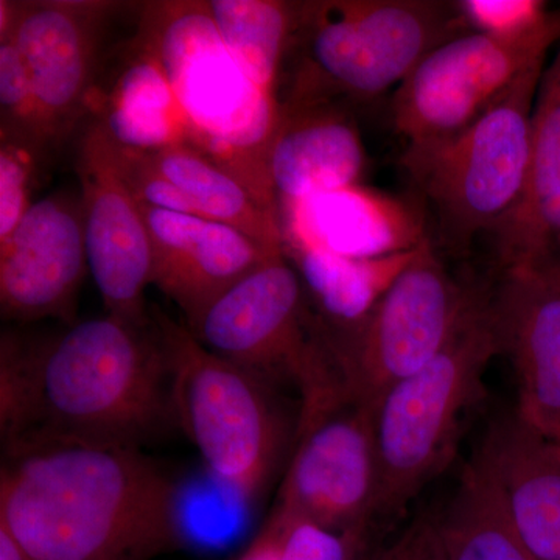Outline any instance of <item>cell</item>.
Segmentation results:
<instances>
[{
    "instance_id": "33",
    "label": "cell",
    "mask_w": 560,
    "mask_h": 560,
    "mask_svg": "<svg viewBox=\"0 0 560 560\" xmlns=\"http://www.w3.org/2000/svg\"><path fill=\"white\" fill-rule=\"evenodd\" d=\"M0 560H36L11 536L5 526L0 525Z\"/></svg>"
},
{
    "instance_id": "20",
    "label": "cell",
    "mask_w": 560,
    "mask_h": 560,
    "mask_svg": "<svg viewBox=\"0 0 560 560\" xmlns=\"http://www.w3.org/2000/svg\"><path fill=\"white\" fill-rule=\"evenodd\" d=\"M481 458L534 560H560V444L508 412L490 425Z\"/></svg>"
},
{
    "instance_id": "29",
    "label": "cell",
    "mask_w": 560,
    "mask_h": 560,
    "mask_svg": "<svg viewBox=\"0 0 560 560\" xmlns=\"http://www.w3.org/2000/svg\"><path fill=\"white\" fill-rule=\"evenodd\" d=\"M117 161L125 184L139 205L200 217L184 191L160 171L150 151L117 143Z\"/></svg>"
},
{
    "instance_id": "26",
    "label": "cell",
    "mask_w": 560,
    "mask_h": 560,
    "mask_svg": "<svg viewBox=\"0 0 560 560\" xmlns=\"http://www.w3.org/2000/svg\"><path fill=\"white\" fill-rule=\"evenodd\" d=\"M0 140L27 143L46 158L31 69L13 38L0 39Z\"/></svg>"
},
{
    "instance_id": "28",
    "label": "cell",
    "mask_w": 560,
    "mask_h": 560,
    "mask_svg": "<svg viewBox=\"0 0 560 560\" xmlns=\"http://www.w3.org/2000/svg\"><path fill=\"white\" fill-rule=\"evenodd\" d=\"M458 7L470 31L510 39L541 31L555 14L540 0H460Z\"/></svg>"
},
{
    "instance_id": "25",
    "label": "cell",
    "mask_w": 560,
    "mask_h": 560,
    "mask_svg": "<svg viewBox=\"0 0 560 560\" xmlns=\"http://www.w3.org/2000/svg\"><path fill=\"white\" fill-rule=\"evenodd\" d=\"M301 2L210 0L213 24L232 58L261 91L279 101V81Z\"/></svg>"
},
{
    "instance_id": "27",
    "label": "cell",
    "mask_w": 560,
    "mask_h": 560,
    "mask_svg": "<svg viewBox=\"0 0 560 560\" xmlns=\"http://www.w3.org/2000/svg\"><path fill=\"white\" fill-rule=\"evenodd\" d=\"M43 154L27 143L0 140V243L32 208V191Z\"/></svg>"
},
{
    "instance_id": "14",
    "label": "cell",
    "mask_w": 560,
    "mask_h": 560,
    "mask_svg": "<svg viewBox=\"0 0 560 560\" xmlns=\"http://www.w3.org/2000/svg\"><path fill=\"white\" fill-rule=\"evenodd\" d=\"M90 271L80 197L54 194L33 202L0 243V311L5 319L72 323Z\"/></svg>"
},
{
    "instance_id": "12",
    "label": "cell",
    "mask_w": 560,
    "mask_h": 560,
    "mask_svg": "<svg viewBox=\"0 0 560 560\" xmlns=\"http://www.w3.org/2000/svg\"><path fill=\"white\" fill-rule=\"evenodd\" d=\"M75 172L90 271L105 313L135 326H149L145 291L153 271L149 230L121 176L117 142L94 117L77 142Z\"/></svg>"
},
{
    "instance_id": "10",
    "label": "cell",
    "mask_w": 560,
    "mask_h": 560,
    "mask_svg": "<svg viewBox=\"0 0 560 560\" xmlns=\"http://www.w3.org/2000/svg\"><path fill=\"white\" fill-rule=\"evenodd\" d=\"M559 43L556 11L525 38L467 32L430 51L390 97V124L405 149L433 145L469 128Z\"/></svg>"
},
{
    "instance_id": "31",
    "label": "cell",
    "mask_w": 560,
    "mask_h": 560,
    "mask_svg": "<svg viewBox=\"0 0 560 560\" xmlns=\"http://www.w3.org/2000/svg\"><path fill=\"white\" fill-rule=\"evenodd\" d=\"M359 560H445L440 515H420L386 547Z\"/></svg>"
},
{
    "instance_id": "11",
    "label": "cell",
    "mask_w": 560,
    "mask_h": 560,
    "mask_svg": "<svg viewBox=\"0 0 560 560\" xmlns=\"http://www.w3.org/2000/svg\"><path fill=\"white\" fill-rule=\"evenodd\" d=\"M124 3L0 0V39L13 38L31 69L47 153L90 117L103 43Z\"/></svg>"
},
{
    "instance_id": "2",
    "label": "cell",
    "mask_w": 560,
    "mask_h": 560,
    "mask_svg": "<svg viewBox=\"0 0 560 560\" xmlns=\"http://www.w3.org/2000/svg\"><path fill=\"white\" fill-rule=\"evenodd\" d=\"M31 353L32 430L22 441L140 447L175 420L167 352L153 318L135 326L105 313L31 345Z\"/></svg>"
},
{
    "instance_id": "24",
    "label": "cell",
    "mask_w": 560,
    "mask_h": 560,
    "mask_svg": "<svg viewBox=\"0 0 560 560\" xmlns=\"http://www.w3.org/2000/svg\"><path fill=\"white\" fill-rule=\"evenodd\" d=\"M440 530L445 560H534L478 452L460 475L451 504L440 515Z\"/></svg>"
},
{
    "instance_id": "30",
    "label": "cell",
    "mask_w": 560,
    "mask_h": 560,
    "mask_svg": "<svg viewBox=\"0 0 560 560\" xmlns=\"http://www.w3.org/2000/svg\"><path fill=\"white\" fill-rule=\"evenodd\" d=\"M363 539L364 534L341 533L289 518V533L280 560H359Z\"/></svg>"
},
{
    "instance_id": "23",
    "label": "cell",
    "mask_w": 560,
    "mask_h": 560,
    "mask_svg": "<svg viewBox=\"0 0 560 560\" xmlns=\"http://www.w3.org/2000/svg\"><path fill=\"white\" fill-rule=\"evenodd\" d=\"M160 171L184 191L202 219L249 235L268 249L283 250L279 213L261 205L237 176L189 143L150 151Z\"/></svg>"
},
{
    "instance_id": "21",
    "label": "cell",
    "mask_w": 560,
    "mask_h": 560,
    "mask_svg": "<svg viewBox=\"0 0 560 560\" xmlns=\"http://www.w3.org/2000/svg\"><path fill=\"white\" fill-rule=\"evenodd\" d=\"M108 91H95L90 116L120 145L154 151L187 143L186 124L164 70L132 38Z\"/></svg>"
},
{
    "instance_id": "6",
    "label": "cell",
    "mask_w": 560,
    "mask_h": 560,
    "mask_svg": "<svg viewBox=\"0 0 560 560\" xmlns=\"http://www.w3.org/2000/svg\"><path fill=\"white\" fill-rule=\"evenodd\" d=\"M304 294L300 272L289 257L275 254L189 327L217 355L264 382H290L300 390V433L350 401L340 368Z\"/></svg>"
},
{
    "instance_id": "9",
    "label": "cell",
    "mask_w": 560,
    "mask_h": 560,
    "mask_svg": "<svg viewBox=\"0 0 560 560\" xmlns=\"http://www.w3.org/2000/svg\"><path fill=\"white\" fill-rule=\"evenodd\" d=\"M486 294L453 278L434 242L423 243L363 323L335 334L320 324L348 399L374 407L440 355Z\"/></svg>"
},
{
    "instance_id": "4",
    "label": "cell",
    "mask_w": 560,
    "mask_h": 560,
    "mask_svg": "<svg viewBox=\"0 0 560 560\" xmlns=\"http://www.w3.org/2000/svg\"><path fill=\"white\" fill-rule=\"evenodd\" d=\"M136 38L171 83L187 143L279 213L268 173L280 117L278 97L261 91L232 58L208 2L143 3Z\"/></svg>"
},
{
    "instance_id": "7",
    "label": "cell",
    "mask_w": 560,
    "mask_h": 560,
    "mask_svg": "<svg viewBox=\"0 0 560 560\" xmlns=\"http://www.w3.org/2000/svg\"><path fill=\"white\" fill-rule=\"evenodd\" d=\"M545 68L547 61H540L526 70L492 109L459 135L401 154V167L436 217L438 234L448 248H469L521 201Z\"/></svg>"
},
{
    "instance_id": "1",
    "label": "cell",
    "mask_w": 560,
    "mask_h": 560,
    "mask_svg": "<svg viewBox=\"0 0 560 560\" xmlns=\"http://www.w3.org/2000/svg\"><path fill=\"white\" fill-rule=\"evenodd\" d=\"M0 525L36 560H153L180 544L168 475L140 447L108 442L7 448Z\"/></svg>"
},
{
    "instance_id": "15",
    "label": "cell",
    "mask_w": 560,
    "mask_h": 560,
    "mask_svg": "<svg viewBox=\"0 0 560 560\" xmlns=\"http://www.w3.org/2000/svg\"><path fill=\"white\" fill-rule=\"evenodd\" d=\"M139 206L153 256L151 285L178 305L187 327L265 260L285 253L219 221Z\"/></svg>"
},
{
    "instance_id": "5",
    "label": "cell",
    "mask_w": 560,
    "mask_h": 560,
    "mask_svg": "<svg viewBox=\"0 0 560 560\" xmlns=\"http://www.w3.org/2000/svg\"><path fill=\"white\" fill-rule=\"evenodd\" d=\"M500 355L490 293L427 366L375 401L377 515L405 510L451 463L469 412L485 394V374Z\"/></svg>"
},
{
    "instance_id": "13",
    "label": "cell",
    "mask_w": 560,
    "mask_h": 560,
    "mask_svg": "<svg viewBox=\"0 0 560 560\" xmlns=\"http://www.w3.org/2000/svg\"><path fill=\"white\" fill-rule=\"evenodd\" d=\"M378 489L374 407L346 401L301 431L275 512L327 529L366 534L377 515Z\"/></svg>"
},
{
    "instance_id": "8",
    "label": "cell",
    "mask_w": 560,
    "mask_h": 560,
    "mask_svg": "<svg viewBox=\"0 0 560 560\" xmlns=\"http://www.w3.org/2000/svg\"><path fill=\"white\" fill-rule=\"evenodd\" d=\"M171 368L173 418L210 474L241 501H253L278 460L280 422L267 382L217 355L186 324L150 307Z\"/></svg>"
},
{
    "instance_id": "16",
    "label": "cell",
    "mask_w": 560,
    "mask_h": 560,
    "mask_svg": "<svg viewBox=\"0 0 560 560\" xmlns=\"http://www.w3.org/2000/svg\"><path fill=\"white\" fill-rule=\"evenodd\" d=\"M283 245H304L350 257L378 259L431 241L425 205L364 184L279 202Z\"/></svg>"
},
{
    "instance_id": "32",
    "label": "cell",
    "mask_w": 560,
    "mask_h": 560,
    "mask_svg": "<svg viewBox=\"0 0 560 560\" xmlns=\"http://www.w3.org/2000/svg\"><path fill=\"white\" fill-rule=\"evenodd\" d=\"M289 533V518L272 511L264 528L250 541L238 560H280Z\"/></svg>"
},
{
    "instance_id": "3",
    "label": "cell",
    "mask_w": 560,
    "mask_h": 560,
    "mask_svg": "<svg viewBox=\"0 0 560 560\" xmlns=\"http://www.w3.org/2000/svg\"><path fill=\"white\" fill-rule=\"evenodd\" d=\"M470 31L458 2H301L279 105L368 103L396 91L430 51Z\"/></svg>"
},
{
    "instance_id": "18",
    "label": "cell",
    "mask_w": 560,
    "mask_h": 560,
    "mask_svg": "<svg viewBox=\"0 0 560 560\" xmlns=\"http://www.w3.org/2000/svg\"><path fill=\"white\" fill-rule=\"evenodd\" d=\"M489 235L503 272L539 271L560 254V43L537 91L521 201Z\"/></svg>"
},
{
    "instance_id": "34",
    "label": "cell",
    "mask_w": 560,
    "mask_h": 560,
    "mask_svg": "<svg viewBox=\"0 0 560 560\" xmlns=\"http://www.w3.org/2000/svg\"><path fill=\"white\" fill-rule=\"evenodd\" d=\"M540 276H544L545 279L550 280L551 283H555L556 287L560 289V254L556 259H552L550 264L545 265L544 268H540Z\"/></svg>"
},
{
    "instance_id": "22",
    "label": "cell",
    "mask_w": 560,
    "mask_h": 560,
    "mask_svg": "<svg viewBox=\"0 0 560 560\" xmlns=\"http://www.w3.org/2000/svg\"><path fill=\"white\" fill-rule=\"evenodd\" d=\"M419 248L378 259H350L312 246L283 245L327 326L337 331L353 329L370 316Z\"/></svg>"
},
{
    "instance_id": "19",
    "label": "cell",
    "mask_w": 560,
    "mask_h": 560,
    "mask_svg": "<svg viewBox=\"0 0 560 560\" xmlns=\"http://www.w3.org/2000/svg\"><path fill=\"white\" fill-rule=\"evenodd\" d=\"M368 154L357 120L342 103L280 106L268 173L276 200L363 184Z\"/></svg>"
},
{
    "instance_id": "17",
    "label": "cell",
    "mask_w": 560,
    "mask_h": 560,
    "mask_svg": "<svg viewBox=\"0 0 560 560\" xmlns=\"http://www.w3.org/2000/svg\"><path fill=\"white\" fill-rule=\"evenodd\" d=\"M490 312L517 383L515 416L560 444L559 287L539 272H503Z\"/></svg>"
}]
</instances>
